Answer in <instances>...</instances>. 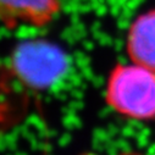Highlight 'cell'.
<instances>
[{
  "instance_id": "obj_1",
  "label": "cell",
  "mask_w": 155,
  "mask_h": 155,
  "mask_svg": "<svg viewBox=\"0 0 155 155\" xmlns=\"http://www.w3.org/2000/svg\"><path fill=\"white\" fill-rule=\"evenodd\" d=\"M104 99L125 120L155 121V72L133 62L115 65L105 82Z\"/></svg>"
},
{
  "instance_id": "obj_2",
  "label": "cell",
  "mask_w": 155,
  "mask_h": 155,
  "mask_svg": "<svg viewBox=\"0 0 155 155\" xmlns=\"http://www.w3.org/2000/svg\"><path fill=\"white\" fill-rule=\"evenodd\" d=\"M12 67L31 87L44 88L58 81L66 68L61 50L48 42H26L12 55Z\"/></svg>"
},
{
  "instance_id": "obj_3",
  "label": "cell",
  "mask_w": 155,
  "mask_h": 155,
  "mask_svg": "<svg viewBox=\"0 0 155 155\" xmlns=\"http://www.w3.org/2000/svg\"><path fill=\"white\" fill-rule=\"evenodd\" d=\"M60 10V0H0V23L9 29L42 28L51 23Z\"/></svg>"
},
{
  "instance_id": "obj_4",
  "label": "cell",
  "mask_w": 155,
  "mask_h": 155,
  "mask_svg": "<svg viewBox=\"0 0 155 155\" xmlns=\"http://www.w3.org/2000/svg\"><path fill=\"white\" fill-rule=\"evenodd\" d=\"M126 53L131 62L155 72V10L139 15L131 23Z\"/></svg>"
},
{
  "instance_id": "obj_5",
  "label": "cell",
  "mask_w": 155,
  "mask_h": 155,
  "mask_svg": "<svg viewBox=\"0 0 155 155\" xmlns=\"http://www.w3.org/2000/svg\"><path fill=\"white\" fill-rule=\"evenodd\" d=\"M81 155H97V154H92V153H84V154H81ZM116 155H147L143 151H139V150H132V149H128V150H125V151H121Z\"/></svg>"
}]
</instances>
